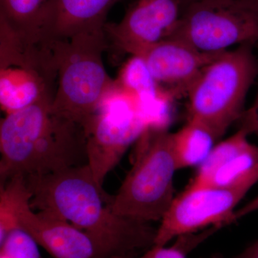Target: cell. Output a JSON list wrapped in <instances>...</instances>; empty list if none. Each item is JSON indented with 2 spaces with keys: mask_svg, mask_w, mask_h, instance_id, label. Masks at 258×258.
I'll return each instance as SVG.
<instances>
[{
  "mask_svg": "<svg viewBox=\"0 0 258 258\" xmlns=\"http://www.w3.org/2000/svg\"><path fill=\"white\" fill-rule=\"evenodd\" d=\"M25 179L31 208L87 234L94 246L93 258L134 257L154 246L157 230L149 222L113 213V197L98 186L88 164Z\"/></svg>",
  "mask_w": 258,
  "mask_h": 258,
  "instance_id": "obj_1",
  "label": "cell"
},
{
  "mask_svg": "<svg viewBox=\"0 0 258 258\" xmlns=\"http://www.w3.org/2000/svg\"><path fill=\"white\" fill-rule=\"evenodd\" d=\"M53 97L6 114L0 123L1 184L88 164L82 125L52 111Z\"/></svg>",
  "mask_w": 258,
  "mask_h": 258,
  "instance_id": "obj_2",
  "label": "cell"
},
{
  "mask_svg": "<svg viewBox=\"0 0 258 258\" xmlns=\"http://www.w3.org/2000/svg\"><path fill=\"white\" fill-rule=\"evenodd\" d=\"M50 47L57 71L52 111L84 127L114 83L103 64L108 49L104 28L80 32Z\"/></svg>",
  "mask_w": 258,
  "mask_h": 258,
  "instance_id": "obj_3",
  "label": "cell"
},
{
  "mask_svg": "<svg viewBox=\"0 0 258 258\" xmlns=\"http://www.w3.org/2000/svg\"><path fill=\"white\" fill-rule=\"evenodd\" d=\"M137 144L133 166L110 208L115 215L140 221L161 220L175 198L174 176L178 169L171 133L149 128Z\"/></svg>",
  "mask_w": 258,
  "mask_h": 258,
  "instance_id": "obj_4",
  "label": "cell"
},
{
  "mask_svg": "<svg viewBox=\"0 0 258 258\" xmlns=\"http://www.w3.org/2000/svg\"><path fill=\"white\" fill-rule=\"evenodd\" d=\"M253 45L222 52L200 73L188 90L187 119L209 127L217 139L243 115L244 101L258 76Z\"/></svg>",
  "mask_w": 258,
  "mask_h": 258,
  "instance_id": "obj_5",
  "label": "cell"
},
{
  "mask_svg": "<svg viewBox=\"0 0 258 258\" xmlns=\"http://www.w3.org/2000/svg\"><path fill=\"white\" fill-rule=\"evenodd\" d=\"M171 37L205 52L258 42V0H200L181 11Z\"/></svg>",
  "mask_w": 258,
  "mask_h": 258,
  "instance_id": "obj_6",
  "label": "cell"
},
{
  "mask_svg": "<svg viewBox=\"0 0 258 258\" xmlns=\"http://www.w3.org/2000/svg\"><path fill=\"white\" fill-rule=\"evenodd\" d=\"M248 179L227 186L188 185L173 200L161 219L154 245L165 246L169 241L212 226H225L235 222L237 205L257 183Z\"/></svg>",
  "mask_w": 258,
  "mask_h": 258,
  "instance_id": "obj_7",
  "label": "cell"
},
{
  "mask_svg": "<svg viewBox=\"0 0 258 258\" xmlns=\"http://www.w3.org/2000/svg\"><path fill=\"white\" fill-rule=\"evenodd\" d=\"M83 128L88 165L97 184L103 187L108 173L149 126L140 111L125 110L98 111Z\"/></svg>",
  "mask_w": 258,
  "mask_h": 258,
  "instance_id": "obj_8",
  "label": "cell"
},
{
  "mask_svg": "<svg viewBox=\"0 0 258 258\" xmlns=\"http://www.w3.org/2000/svg\"><path fill=\"white\" fill-rule=\"evenodd\" d=\"M181 15L179 0H135L119 23L105 25L108 48L136 55L169 38Z\"/></svg>",
  "mask_w": 258,
  "mask_h": 258,
  "instance_id": "obj_9",
  "label": "cell"
},
{
  "mask_svg": "<svg viewBox=\"0 0 258 258\" xmlns=\"http://www.w3.org/2000/svg\"><path fill=\"white\" fill-rule=\"evenodd\" d=\"M222 52H203L184 40L171 37L134 55L145 61L161 86L179 97L186 96L200 73Z\"/></svg>",
  "mask_w": 258,
  "mask_h": 258,
  "instance_id": "obj_10",
  "label": "cell"
},
{
  "mask_svg": "<svg viewBox=\"0 0 258 258\" xmlns=\"http://www.w3.org/2000/svg\"><path fill=\"white\" fill-rule=\"evenodd\" d=\"M31 198L25 199L18 211L20 228L54 258H93L94 246L87 234L72 224L45 212L32 211Z\"/></svg>",
  "mask_w": 258,
  "mask_h": 258,
  "instance_id": "obj_11",
  "label": "cell"
},
{
  "mask_svg": "<svg viewBox=\"0 0 258 258\" xmlns=\"http://www.w3.org/2000/svg\"><path fill=\"white\" fill-rule=\"evenodd\" d=\"M120 0H49L41 28L42 42L66 40L80 32L104 28L107 15Z\"/></svg>",
  "mask_w": 258,
  "mask_h": 258,
  "instance_id": "obj_12",
  "label": "cell"
},
{
  "mask_svg": "<svg viewBox=\"0 0 258 258\" xmlns=\"http://www.w3.org/2000/svg\"><path fill=\"white\" fill-rule=\"evenodd\" d=\"M56 83L42 75L16 66L0 69V106L8 113L31 106L45 97H53Z\"/></svg>",
  "mask_w": 258,
  "mask_h": 258,
  "instance_id": "obj_13",
  "label": "cell"
},
{
  "mask_svg": "<svg viewBox=\"0 0 258 258\" xmlns=\"http://www.w3.org/2000/svg\"><path fill=\"white\" fill-rule=\"evenodd\" d=\"M49 0H0V27L25 42L42 45L41 28Z\"/></svg>",
  "mask_w": 258,
  "mask_h": 258,
  "instance_id": "obj_14",
  "label": "cell"
},
{
  "mask_svg": "<svg viewBox=\"0 0 258 258\" xmlns=\"http://www.w3.org/2000/svg\"><path fill=\"white\" fill-rule=\"evenodd\" d=\"M173 150L178 170L200 166L206 160L218 139L206 125L193 119L171 133Z\"/></svg>",
  "mask_w": 258,
  "mask_h": 258,
  "instance_id": "obj_15",
  "label": "cell"
},
{
  "mask_svg": "<svg viewBox=\"0 0 258 258\" xmlns=\"http://www.w3.org/2000/svg\"><path fill=\"white\" fill-rule=\"evenodd\" d=\"M32 194L25 176H18L1 184L0 189V243L11 231L19 228L18 211L22 203Z\"/></svg>",
  "mask_w": 258,
  "mask_h": 258,
  "instance_id": "obj_16",
  "label": "cell"
},
{
  "mask_svg": "<svg viewBox=\"0 0 258 258\" xmlns=\"http://www.w3.org/2000/svg\"><path fill=\"white\" fill-rule=\"evenodd\" d=\"M115 83L139 98L156 94L163 88L155 81L145 61L131 55L120 68Z\"/></svg>",
  "mask_w": 258,
  "mask_h": 258,
  "instance_id": "obj_17",
  "label": "cell"
},
{
  "mask_svg": "<svg viewBox=\"0 0 258 258\" xmlns=\"http://www.w3.org/2000/svg\"><path fill=\"white\" fill-rule=\"evenodd\" d=\"M195 233L179 236L176 243L170 247L154 245L142 255L128 258H186L190 251L212 235L214 230L210 228L196 235ZM212 258H215V256Z\"/></svg>",
  "mask_w": 258,
  "mask_h": 258,
  "instance_id": "obj_18",
  "label": "cell"
},
{
  "mask_svg": "<svg viewBox=\"0 0 258 258\" xmlns=\"http://www.w3.org/2000/svg\"><path fill=\"white\" fill-rule=\"evenodd\" d=\"M0 244V254L11 258H40L38 244L20 227L11 231Z\"/></svg>",
  "mask_w": 258,
  "mask_h": 258,
  "instance_id": "obj_19",
  "label": "cell"
},
{
  "mask_svg": "<svg viewBox=\"0 0 258 258\" xmlns=\"http://www.w3.org/2000/svg\"><path fill=\"white\" fill-rule=\"evenodd\" d=\"M243 116L250 122L253 128L254 134L258 137V90L253 105L247 111L244 112Z\"/></svg>",
  "mask_w": 258,
  "mask_h": 258,
  "instance_id": "obj_20",
  "label": "cell"
},
{
  "mask_svg": "<svg viewBox=\"0 0 258 258\" xmlns=\"http://www.w3.org/2000/svg\"><path fill=\"white\" fill-rule=\"evenodd\" d=\"M258 210V195L251 201L244 205L242 208L236 210L235 212V219L236 220L242 218L243 217L247 216L252 212L257 211Z\"/></svg>",
  "mask_w": 258,
  "mask_h": 258,
  "instance_id": "obj_21",
  "label": "cell"
},
{
  "mask_svg": "<svg viewBox=\"0 0 258 258\" xmlns=\"http://www.w3.org/2000/svg\"><path fill=\"white\" fill-rule=\"evenodd\" d=\"M215 258H225L221 255H215ZM231 258H258V240L247 247L243 252Z\"/></svg>",
  "mask_w": 258,
  "mask_h": 258,
  "instance_id": "obj_22",
  "label": "cell"
},
{
  "mask_svg": "<svg viewBox=\"0 0 258 258\" xmlns=\"http://www.w3.org/2000/svg\"><path fill=\"white\" fill-rule=\"evenodd\" d=\"M200 1V0H179L180 5L181 7V11L189 5L192 4L196 2Z\"/></svg>",
  "mask_w": 258,
  "mask_h": 258,
  "instance_id": "obj_23",
  "label": "cell"
},
{
  "mask_svg": "<svg viewBox=\"0 0 258 258\" xmlns=\"http://www.w3.org/2000/svg\"><path fill=\"white\" fill-rule=\"evenodd\" d=\"M0 258H11V257H8V256L4 255V254H0Z\"/></svg>",
  "mask_w": 258,
  "mask_h": 258,
  "instance_id": "obj_24",
  "label": "cell"
},
{
  "mask_svg": "<svg viewBox=\"0 0 258 258\" xmlns=\"http://www.w3.org/2000/svg\"><path fill=\"white\" fill-rule=\"evenodd\" d=\"M115 258H128V257H115Z\"/></svg>",
  "mask_w": 258,
  "mask_h": 258,
  "instance_id": "obj_25",
  "label": "cell"
}]
</instances>
